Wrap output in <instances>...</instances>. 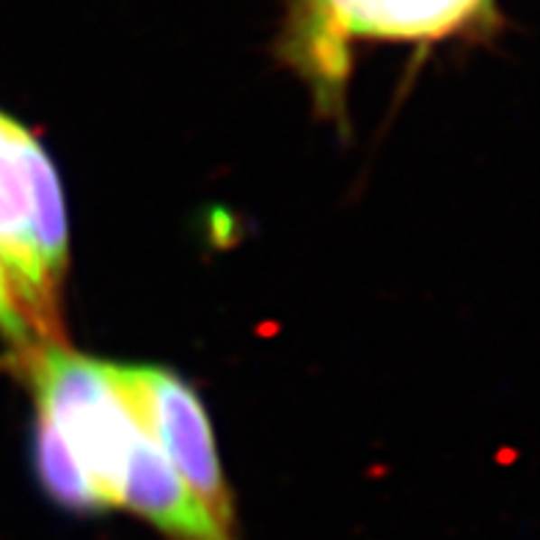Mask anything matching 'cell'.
Returning <instances> with one entry per match:
<instances>
[{"label": "cell", "mask_w": 540, "mask_h": 540, "mask_svg": "<svg viewBox=\"0 0 540 540\" xmlns=\"http://www.w3.org/2000/svg\"><path fill=\"white\" fill-rule=\"evenodd\" d=\"M107 372L144 433L166 455L182 482L201 499L215 521L235 532V502L199 395L180 375L163 367L107 361Z\"/></svg>", "instance_id": "3957f363"}, {"label": "cell", "mask_w": 540, "mask_h": 540, "mask_svg": "<svg viewBox=\"0 0 540 540\" xmlns=\"http://www.w3.org/2000/svg\"><path fill=\"white\" fill-rule=\"evenodd\" d=\"M25 367L39 419L67 444L102 505L119 507V482L144 427L114 384L107 361L80 356L64 342H44L25 358Z\"/></svg>", "instance_id": "6da1fadb"}, {"label": "cell", "mask_w": 540, "mask_h": 540, "mask_svg": "<svg viewBox=\"0 0 540 540\" xmlns=\"http://www.w3.org/2000/svg\"><path fill=\"white\" fill-rule=\"evenodd\" d=\"M0 340H4L23 361L42 345L23 312V303L14 293V284L6 274L4 262H0Z\"/></svg>", "instance_id": "52a82bcc"}, {"label": "cell", "mask_w": 540, "mask_h": 540, "mask_svg": "<svg viewBox=\"0 0 540 540\" xmlns=\"http://www.w3.org/2000/svg\"><path fill=\"white\" fill-rule=\"evenodd\" d=\"M59 177L39 138L0 111V262L14 284L36 340L61 342V290L42 267L36 248V191Z\"/></svg>", "instance_id": "277c9868"}, {"label": "cell", "mask_w": 540, "mask_h": 540, "mask_svg": "<svg viewBox=\"0 0 540 540\" xmlns=\"http://www.w3.org/2000/svg\"><path fill=\"white\" fill-rule=\"evenodd\" d=\"M36 474L44 491L61 507L75 513H105L97 489L86 471L78 466L67 444L56 436V430L39 419L36 424Z\"/></svg>", "instance_id": "8992f818"}, {"label": "cell", "mask_w": 540, "mask_h": 540, "mask_svg": "<svg viewBox=\"0 0 540 540\" xmlns=\"http://www.w3.org/2000/svg\"><path fill=\"white\" fill-rule=\"evenodd\" d=\"M497 0H295L290 47L322 94H337L358 39L439 42L494 25Z\"/></svg>", "instance_id": "7a4b0ae2"}, {"label": "cell", "mask_w": 540, "mask_h": 540, "mask_svg": "<svg viewBox=\"0 0 540 540\" xmlns=\"http://www.w3.org/2000/svg\"><path fill=\"white\" fill-rule=\"evenodd\" d=\"M116 505L141 516L169 540H235V532L212 518L146 433L127 458Z\"/></svg>", "instance_id": "5b68a950"}]
</instances>
